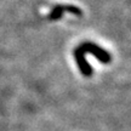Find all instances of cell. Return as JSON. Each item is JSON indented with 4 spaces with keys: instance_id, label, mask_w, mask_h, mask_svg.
<instances>
[{
    "instance_id": "obj_1",
    "label": "cell",
    "mask_w": 131,
    "mask_h": 131,
    "mask_svg": "<svg viewBox=\"0 0 131 131\" xmlns=\"http://www.w3.org/2000/svg\"><path fill=\"white\" fill-rule=\"evenodd\" d=\"M81 50H83V51L91 52L94 56H96L100 61L104 62V63H107V62L111 61V57H109V55H108V52H106L104 50H102L101 47L95 46V45H92V44H84L83 47H81Z\"/></svg>"
},
{
    "instance_id": "obj_2",
    "label": "cell",
    "mask_w": 131,
    "mask_h": 131,
    "mask_svg": "<svg viewBox=\"0 0 131 131\" xmlns=\"http://www.w3.org/2000/svg\"><path fill=\"white\" fill-rule=\"evenodd\" d=\"M74 56H75V60H77V63H78L80 70H81V73H83L85 77H90L91 73H92V69H91V67H90V66L88 64V62H86L84 52L81 51L80 49H77L74 51Z\"/></svg>"
}]
</instances>
